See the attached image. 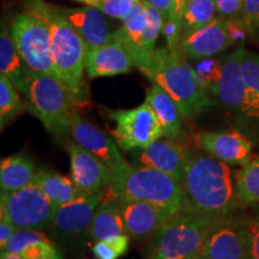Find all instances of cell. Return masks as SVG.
Masks as SVG:
<instances>
[{"instance_id":"obj_1","label":"cell","mask_w":259,"mask_h":259,"mask_svg":"<svg viewBox=\"0 0 259 259\" xmlns=\"http://www.w3.org/2000/svg\"><path fill=\"white\" fill-rule=\"evenodd\" d=\"M181 187L184 211L228 218L240 204L231 167L203 150L189 151Z\"/></svg>"},{"instance_id":"obj_2","label":"cell","mask_w":259,"mask_h":259,"mask_svg":"<svg viewBox=\"0 0 259 259\" xmlns=\"http://www.w3.org/2000/svg\"><path fill=\"white\" fill-rule=\"evenodd\" d=\"M27 12L45 21L51 32V53L57 78L69 92L74 105L85 96L83 73L85 70L87 46L67 18L63 9L41 0H28Z\"/></svg>"},{"instance_id":"obj_3","label":"cell","mask_w":259,"mask_h":259,"mask_svg":"<svg viewBox=\"0 0 259 259\" xmlns=\"http://www.w3.org/2000/svg\"><path fill=\"white\" fill-rule=\"evenodd\" d=\"M141 71L169 94L184 119H194L211 106L208 93L202 88L181 50L170 51L168 47L155 50L150 61Z\"/></svg>"},{"instance_id":"obj_4","label":"cell","mask_w":259,"mask_h":259,"mask_svg":"<svg viewBox=\"0 0 259 259\" xmlns=\"http://www.w3.org/2000/svg\"><path fill=\"white\" fill-rule=\"evenodd\" d=\"M112 190L119 197L153 203L184 211V192L179 181L150 167H134L126 162L111 169Z\"/></svg>"},{"instance_id":"obj_5","label":"cell","mask_w":259,"mask_h":259,"mask_svg":"<svg viewBox=\"0 0 259 259\" xmlns=\"http://www.w3.org/2000/svg\"><path fill=\"white\" fill-rule=\"evenodd\" d=\"M226 218H211L181 211L154 234L148 248V259H187L200 255L212 231Z\"/></svg>"},{"instance_id":"obj_6","label":"cell","mask_w":259,"mask_h":259,"mask_svg":"<svg viewBox=\"0 0 259 259\" xmlns=\"http://www.w3.org/2000/svg\"><path fill=\"white\" fill-rule=\"evenodd\" d=\"M27 109L56 135L70 134L73 101L57 77L31 72L27 94Z\"/></svg>"},{"instance_id":"obj_7","label":"cell","mask_w":259,"mask_h":259,"mask_svg":"<svg viewBox=\"0 0 259 259\" xmlns=\"http://www.w3.org/2000/svg\"><path fill=\"white\" fill-rule=\"evenodd\" d=\"M54 211L56 206L35 183L0 196V218L8 219L18 229L46 231L52 227Z\"/></svg>"},{"instance_id":"obj_8","label":"cell","mask_w":259,"mask_h":259,"mask_svg":"<svg viewBox=\"0 0 259 259\" xmlns=\"http://www.w3.org/2000/svg\"><path fill=\"white\" fill-rule=\"evenodd\" d=\"M163 22V16L156 9L141 0L131 16L122 22V27L114 31L115 40L127 47L139 70L147 66L153 57Z\"/></svg>"},{"instance_id":"obj_9","label":"cell","mask_w":259,"mask_h":259,"mask_svg":"<svg viewBox=\"0 0 259 259\" xmlns=\"http://www.w3.org/2000/svg\"><path fill=\"white\" fill-rule=\"evenodd\" d=\"M18 53L32 72L57 77L51 53V32L47 23L30 14L17 15L10 25Z\"/></svg>"},{"instance_id":"obj_10","label":"cell","mask_w":259,"mask_h":259,"mask_svg":"<svg viewBox=\"0 0 259 259\" xmlns=\"http://www.w3.org/2000/svg\"><path fill=\"white\" fill-rule=\"evenodd\" d=\"M108 116L115 122L109 131L112 138L122 150L145 149L163 137L156 115L148 102L132 109L108 111Z\"/></svg>"},{"instance_id":"obj_11","label":"cell","mask_w":259,"mask_h":259,"mask_svg":"<svg viewBox=\"0 0 259 259\" xmlns=\"http://www.w3.org/2000/svg\"><path fill=\"white\" fill-rule=\"evenodd\" d=\"M245 48L240 46L222 61L223 71L216 96L226 108L251 120H259V97L248 88L241 70Z\"/></svg>"},{"instance_id":"obj_12","label":"cell","mask_w":259,"mask_h":259,"mask_svg":"<svg viewBox=\"0 0 259 259\" xmlns=\"http://www.w3.org/2000/svg\"><path fill=\"white\" fill-rule=\"evenodd\" d=\"M105 193L82 192L70 202L57 206L52 228L61 239L80 238L90 232L94 215Z\"/></svg>"},{"instance_id":"obj_13","label":"cell","mask_w":259,"mask_h":259,"mask_svg":"<svg viewBox=\"0 0 259 259\" xmlns=\"http://www.w3.org/2000/svg\"><path fill=\"white\" fill-rule=\"evenodd\" d=\"M126 234L136 240L148 238L171 221L179 211L143 200L119 197Z\"/></svg>"},{"instance_id":"obj_14","label":"cell","mask_w":259,"mask_h":259,"mask_svg":"<svg viewBox=\"0 0 259 259\" xmlns=\"http://www.w3.org/2000/svg\"><path fill=\"white\" fill-rule=\"evenodd\" d=\"M71 179L85 193H106L112 185L111 169L102 160L78 143H67Z\"/></svg>"},{"instance_id":"obj_15","label":"cell","mask_w":259,"mask_h":259,"mask_svg":"<svg viewBox=\"0 0 259 259\" xmlns=\"http://www.w3.org/2000/svg\"><path fill=\"white\" fill-rule=\"evenodd\" d=\"M250 246L247 226L226 218L210 232L200 255L204 259H251Z\"/></svg>"},{"instance_id":"obj_16","label":"cell","mask_w":259,"mask_h":259,"mask_svg":"<svg viewBox=\"0 0 259 259\" xmlns=\"http://www.w3.org/2000/svg\"><path fill=\"white\" fill-rule=\"evenodd\" d=\"M200 150L228 164L245 166L252 160V143L238 131H203L196 135Z\"/></svg>"},{"instance_id":"obj_17","label":"cell","mask_w":259,"mask_h":259,"mask_svg":"<svg viewBox=\"0 0 259 259\" xmlns=\"http://www.w3.org/2000/svg\"><path fill=\"white\" fill-rule=\"evenodd\" d=\"M189 151L190 149L184 141L158 138L149 147L141 149L137 160L142 166L163 171L181 184Z\"/></svg>"},{"instance_id":"obj_18","label":"cell","mask_w":259,"mask_h":259,"mask_svg":"<svg viewBox=\"0 0 259 259\" xmlns=\"http://www.w3.org/2000/svg\"><path fill=\"white\" fill-rule=\"evenodd\" d=\"M233 46L228 32V19L215 18L189 34L183 35L180 47L187 59L212 57Z\"/></svg>"},{"instance_id":"obj_19","label":"cell","mask_w":259,"mask_h":259,"mask_svg":"<svg viewBox=\"0 0 259 259\" xmlns=\"http://www.w3.org/2000/svg\"><path fill=\"white\" fill-rule=\"evenodd\" d=\"M70 135L72 136L76 143L82 145L84 149L105 162L109 169L127 162L111 137L106 136L92 122L83 119L76 111H73L71 118Z\"/></svg>"},{"instance_id":"obj_20","label":"cell","mask_w":259,"mask_h":259,"mask_svg":"<svg viewBox=\"0 0 259 259\" xmlns=\"http://www.w3.org/2000/svg\"><path fill=\"white\" fill-rule=\"evenodd\" d=\"M134 66L136 65L131 53L119 40L87 51L85 71L90 78L127 73Z\"/></svg>"},{"instance_id":"obj_21","label":"cell","mask_w":259,"mask_h":259,"mask_svg":"<svg viewBox=\"0 0 259 259\" xmlns=\"http://www.w3.org/2000/svg\"><path fill=\"white\" fill-rule=\"evenodd\" d=\"M71 25L83 38L87 51L103 46L115 40V32L109 31L105 14L95 6L80 9H63Z\"/></svg>"},{"instance_id":"obj_22","label":"cell","mask_w":259,"mask_h":259,"mask_svg":"<svg viewBox=\"0 0 259 259\" xmlns=\"http://www.w3.org/2000/svg\"><path fill=\"white\" fill-rule=\"evenodd\" d=\"M145 102L149 103L156 115L163 137L171 141H184L183 115L169 94L158 84L153 83V87L147 93Z\"/></svg>"},{"instance_id":"obj_23","label":"cell","mask_w":259,"mask_h":259,"mask_svg":"<svg viewBox=\"0 0 259 259\" xmlns=\"http://www.w3.org/2000/svg\"><path fill=\"white\" fill-rule=\"evenodd\" d=\"M4 251L14 252L24 259H64L47 235L36 229H18Z\"/></svg>"},{"instance_id":"obj_24","label":"cell","mask_w":259,"mask_h":259,"mask_svg":"<svg viewBox=\"0 0 259 259\" xmlns=\"http://www.w3.org/2000/svg\"><path fill=\"white\" fill-rule=\"evenodd\" d=\"M32 71L18 53L10 29L3 28L0 35V74H4L24 95Z\"/></svg>"},{"instance_id":"obj_25","label":"cell","mask_w":259,"mask_h":259,"mask_svg":"<svg viewBox=\"0 0 259 259\" xmlns=\"http://www.w3.org/2000/svg\"><path fill=\"white\" fill-rule=\"evenodd\" d=\"M126 234L125 222L120 208V200L116 193L101 200L97 206L90 227L89 235L94 241L103 240L111 236Z\"/></svg>"},{"instance_id":"obj_26","label":"cell","mask_w":259,"mask_h":259,"mask_svg":"<svg viewBox=\"0 0 259 259\" xmlns=\"http://www.w3.org/2000/svg\"><path fill=\"white\" fill-rule=\"evenodd\" d=\"M36 168L27 155H12L0 162V189L12 192L31 185L36 177Z\"/></svg>"},{"instance_id":"obj_27","label":"cell","mask_w":259,"mask_h":259,"mask_svg":"<svg viewBox=\"0 0 259 259\" xmlns=\"http://www.w3.org/2000/svg\"><path fill=\"white\" fill-rule=\"evenodd\" d=\"M34 183L41 187L56 208L74 199L82 193V191L74 185L72 179L52 169L37 170Z\"/></svg>"},{"instance_id":"obj_28","label":"cell","mask_w":259,"mask_h":259,"mask_svg":"<svg viewBox=\"0 0 259 259\" xmlns=\"http://www.w3.org/2000/svg\"><path fill=\"white\" fill-rule=\"evenodd\" d=\"M216 15L215 0H186L183 12V35L209 24Z\"/></svg>"},{"instance_id":"obj_29","label":"cell","mask_w":259,"mask_h":259,"mask_svg":"<svg viewBox=\"0 0 259 259\" xmlns=\"http://www.w3.org/2000/svg\"><path fill=\"white\" fill-rule=\"evenodd\" d=\"M236 191L241 204L259 203V158L252 160L242 166L236 173Z\"/></svg>"},{"instance_id":"obj_30","label":"cell","mask_w":259,"mask_h":259,"mask_svg":"<svg viewBox=\"0 0 259 259\" xmlns=\"http://www.w3.org/2000/svg\"><path fill=\"white\" fill-rule=\"evenodd\" d=\"M25 106L19 96V90L11 79L0 74V125L4 128L10 121L21 114Z\"/></svg>"},{"instance_id":"obj_31","label":"cell","mask_w":259,"mask_h":259,"mask_svg":"<svg viewBox=\"0 0 259 259\" xmlns=\"http://www.w3.org/2000/svg\"><path fill=\"white\" fill-rule=\"evenodd\" d=\"M192 60L194 61L191 66L196 72L197 78H198L202 88L206 93H211L213 95H216L220 80L222 78V61L212 57Z\"/></svg>"},{"instance_id":"obj_32","label":"cell","mask_w":259,"mask_h":259,"mask_svg":"<svg viewBox=\"0 0 259 259\" xmlns=\"http://www.w3.org/2000/svg\"><path fill=\"white\" fill-rule=\"evenodd\" d=\"M130 235L121 234L95 241L93 253L96 259H119L128 250Z\"/></svg>"},{"instance_id":"obj_33","label":"cell","mask_w":259,"mask_h":259,"mask_svg":"<svg viewBox=\"0 0 259 259\" xmlns=\"http://www.w3.org/2000/svg\"><path fill=\"white\" fill-rule=\"evenodd\" d=\"M139 3L141 0H100L95 8L109 17L124 22L131 16Z\"/></svg>"},{"instance_id":"obj_34","label":"cell","mask_w":259,"mask_h":259,"mask_svg":"<svg viewBox=\"0 0 259 259\" xmlns=\"http://www.w3.org/2000/svg\"><path fill=\"white\" fill-rule=\"evenodd\" d=\"M241 70L246 84L259 97V54L244 51Z\"/></svg>"},{"instance_id":"obj_35","label":"cell","mask_w":259,"mask_h":259,"mask_svg":"<svg viewBox=\"0 0 259 259\" xmlns=\"http://www.w3.org/2000/svg\"><path fill=\"white\" fill-rule=\"evenodd\" d=\"M250 31L259 27V0H244L240 17Z\"/></svg>"},{"instance_id":"obj_36","label":"cell","mask_w":259,"mask_h":259,"mask_svg":"<svg viewBox=\"0 0 259 259\" xmlns=\"http://www.w3.org/2000/svg\"><path fill=\"white\" fill-rule=\"evenodd\" d=\"M216 11L220 18H239L242 11L244 0H215Z\"/></svg>"},{"instance_id":"obj_37","label":"cell","mask_w":259,"mask_h":259,"mask_svg":"<svg viewBox=\"0 0 259 259\" xmlns=\"http://www.w3.org/2000/svg\"><path fill=\"white\" fill-rule=\"evenodd\" d=\"M228 32L233 45H235L238 42H244L246 35L247 32H250V30L242 23L240 18H234L228 19Z\"/></svg>"},{"instance_id":"obj_38","label":"cell","mask_w":259,"mask_h":259,"mask_svg":"<svg viewBox=\"0 0 259 259\" xmlns=\"http://www.w3.org/2000/svg\"><path fill=\"white\" fill-rule=\"evenodd\" d=\"M17 231L18 228L14 223L10 222L8 219L0 218V248H2V251H4L5 246L8 245L10 239L14 236Z\"/></svg>"},{"instance_id":"obj_39","label":"cell","mask_w":259,"mask_h":259,"mask_svg":"<svg viewBox=\"0 0 259 259\" xmlns=\"http://www.w3.org/2000/svg\"><path fill=\"white\" fill-rule=\"evenodd\" d=\"M248 234H250V254L251 259H259V220L252 222L247 226Z\"/></svg>"},{"instance_id":"obj_40","label":"cell","mask_w":259,"mask_h":259,"mask_svg":"<svg viewBox=\"0 0 259 259\" xmlns=\"http://www.w3.org/2000/svg\"><path fill=\"white\" fill-rule=\"evenodd\" d=\"M144 2L153 6L154 9H156L163 16L164 19L169 17L171 11H173L174 0H144Z\"/></svg>"},{"instance_id":"obj_41","label":"cell","mask_w":259,"mask_h":259,"mask_svg":"<svg viewBox=\"0 0 259 259\" xmlns=\"http://www.w3.org/2000/svg\"><path fill=\"white\" fill-rule=\"evenodd\" d=\"M185 4H186V0H174L173 11H171L170 16L183 19V12H184V8H185Z\"/></svg>"},{"instance_id":"obj_42","label":"cell","mask_w":259,"mask_h":259,"mask_svg":"<svg viewBox=\"0 0 259 259\" xmlns=\"http://www.w3.org/2000/svg\"><path fill=\"white\" fill-rule=\"evenodd\" d=\"M0 259H24L22 255L17 253H14V252H8V251H2V254H0Z\"/></svg>"},{"instance_id":"obj_43","label":"cell","mask_w":259,"mask_h":259,"mask_svg":"<svg viewBox=\"0 0 259 259\" xmlns=\"http://www.w3.org/2000/svg\"><path fill=\"white\" fill-rule=\"evenodd\" d=\"M76 2H80V3H84V4L89 5V6H96L99 4L100 0H76Z\"/></svg>"},{"instance_id":"obj_44","label":"cell","mask_w":259,"mask_h":259,"mask_svg":"<svg viewBox=\"0 0 259 259\" xmlns=\"http://www.w3.org/2000/svg\"><path fill=\"white\" fill-rule=\"evenodd\" d=\"M187 259H204L202 255H194V257H191V258H187Z\"/></svg>"}]
</instances>
